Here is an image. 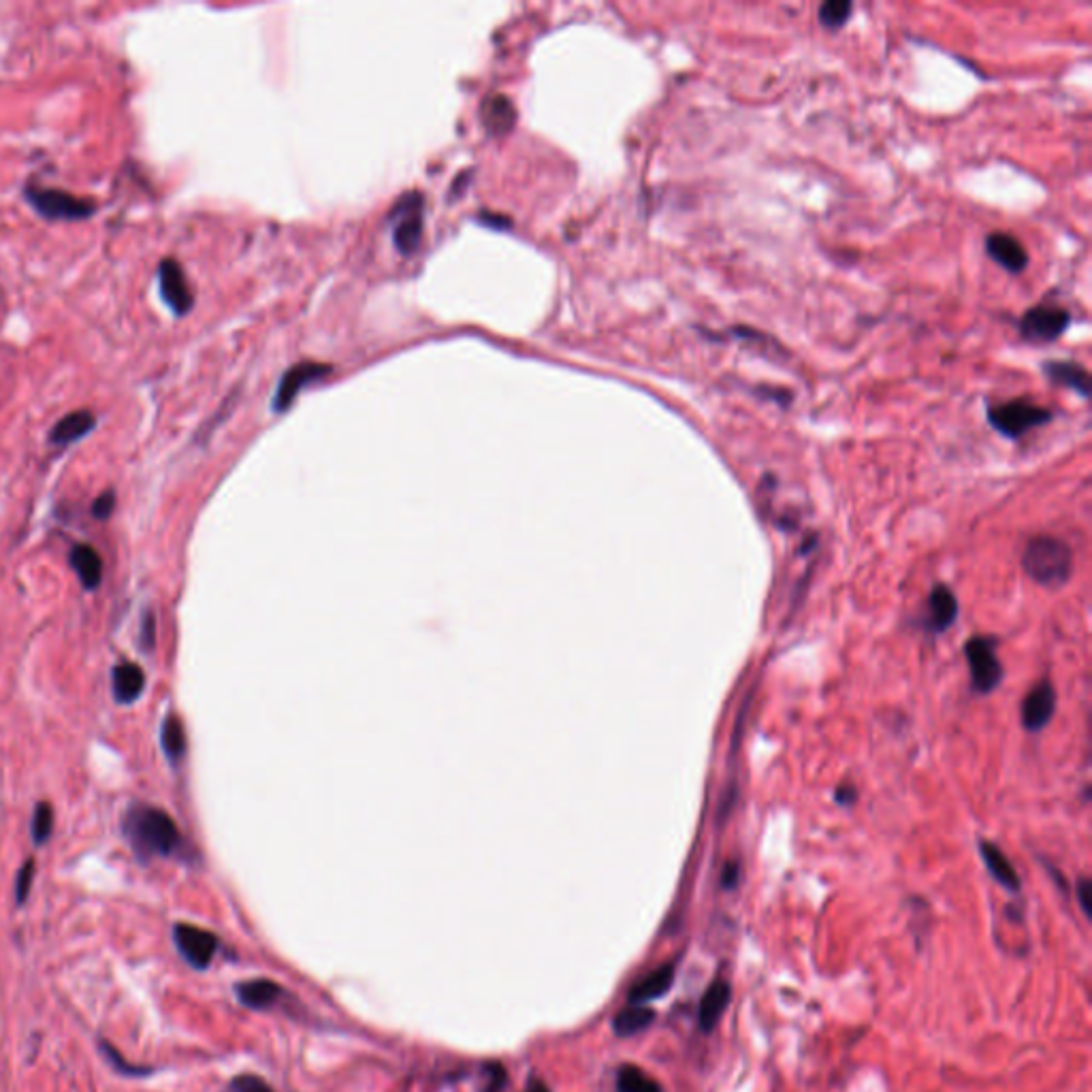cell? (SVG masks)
Listing matches in <instances>:
<instances>
[{"instance_id": "1", "label": "cell", "mask_w": 1092, "mask_h": 1092, "mask_svg": "<svg viewBox=\"0 0 1092 1092\" xmlns=\"http://www.w3.org/2000/svg\"><path fill=\"white\" fill-rule=\"evenodd\" d=\"M123 834L141 865L154 858L178 856L184 837L173 817L152 804H130L123 817Z\"/></svg>"}, {"instance_id": "2", "label": "cell", "mask_w": 1092, "mask_h": 1092, "mask_svg": "<svg viewBox=\"0 0 1092 1092\" xmlns=\"http://www.w3.org/2000/svg\"><path fill=\"white\" fill-rule=\"evenodd\" d=\"M1024 572L1035 583L1048 589H1058L1069 581L1073 570L1071 548L1060 538L1054 536H1037L1024 548L1022 555Z\"/></svg>"}, {"instance_id": "3", "label": "cell", "mask_w": 1092, "mask_h": 1092, "mask_svg": "<svg viewBox=\"0 0 1092 1092\" xmlns=\"http://www.w3.org/2000/svg\"><path fill=\"white\" fill-rule=\"evenodd\" d=\"M1051 419H1054V414H1051V410L1044 408V406H1037V403H1033L1031 399H1011L1007 403H1001V406H992L988 410V421L990 425L999 431V434L1007 436V438H1020L1024 434H1029L1031 429L1035 427H1042L1046 423H1050Z\"/></svg>"}, {"instance_id": "4", "label": "cell", "mask_w": 1092, "mask_h": 1092, "mask_svg": "<svg viewBox=\"0 0 1092 1092\" xmlns=\"http://www.w3.org/2000/svg\"><path fill=\"white\" fill-rule=\"evenodd\" d=\"M965 655H966L970 679H973L975 690L979 694L992 692L1003 679V666L999 662V657H996L994 640L986 636L968 638L965 646Z\"/></svg>"}, {"instance_id": "5", "label": "cell", "mask_w": 1092, "mask_h": 1092, "mask_svg": "<svg viewBox=\"0 0 1092 1092\" xmlns=\"http://www.w3.org/2000/svg\"><path fill=\"white\" fill-rule=\"evenodd\" d=\"M1071 314L1056 305H1037L1020 318V335L1033 344H1050L1067 331Z\"/></svg>"}, {"instance_id": "6", "label": "cell", "mask_w": 1092, "mask_h": 1092, "mask_svg": "<svg viewBox=\"0 0 1092 1092\" xmlns=\"http://www.w3.org/2000/svg\"><path fill=\"white\" fill-rule=\"evenodd\" d=\"M29 195L33 208L49 220H79L86 218L94 211V206L90 201L77 199L69 193L62 191H45V188H29Z\"/></svg>"}, {"instance_id": "7", "label": "cell", "mask_w": 1092, "mask_h": 1092, "mask_svg": "<svg viewBox=\"0 0 1092 1092\" xmlns=\"http://www.w3.org/2000/svg\"><path fill=\"white\" fill-rule=\"evenodd\" d=\"M423 233V197L410 193L403 197L393 213V241L403 254H412L419 248Z\"/></svg>"}, {"instance_id": "8", "label": "cell", "mask_w": 1092, "mask_h": 1092, "mask_svg": "<svg viewBox=\"0 0 1092 1092\" xmlns=\"http://www.w3.org/2000/svg\"><path fill=\"white\" fill-rule=\"evenodd\" d=\"M173 941H175V948H178V952L182 954V959L199 970H204L211 965L215 950H218V939H215V935H211L210 930H204L193 924H175Z\"/></svg>"}, {"instance_id": "9", "label": "cell", "mask_w": 1092, "mask_h": 1092, "mask_svg": "<svg viewBox=\"0 0 1092 1092\" xmlns=\"http://www.w3.org/2000/svg\"><path fill=\"white\" fill-rule=\"evenodd\" d=\"M158 278H160V293H163V299L167 301V305L175 314L180 316L186 314L188 309L193 307V293H191V287H188V280L184 276V269L180 267V263L173 259L160 263Z\"/></svg>"}, {"instance_id": "10", "label": "cell", "mask_w": 1092, "mask_h": 1092, "mask_svg": "<svg viewBox=\"0 0 1092 1092\" xmlns=\"http://www.w3.org/2000/svg\"><path fill=\"white\" fill-rule=\"evenodd\" d=\"M1056 711V692L1048 681L1035 685L1022 703V725L1029 732H1040Z\"/></svg>"}, {"instance_id": "11", "label": "cell", "mask_w": 1092, "mask_h": 1092, "mask_svg": "<svg viewBox=\"0 0 1092 1092\" xmlns=\"http://www.w3.org/2000/svg\"><path fill=\"white\" fill-rule=\"evenodd\" d=\"M327 372H329L327 366H318V363H309V361L299 363V366L291 368V370L285 374V378L280 380V386H278V390H276L274 410H276V412H285V410L291 406V401L294 399V395L299 393V390H301L305 384L314 382V380H318V378H325V374H327Z\"/></svg>"}, {"instance_id": "12", "label": "cell", "mask_w": 1092, "mask_h": 1092, "mask_svg": "<svg viewBox=\"0 0 1092 1092\" xmlns=\"http://www.w3.org/2000/svg\"><path fill=\"white\" fill-rule=\"evenodd\" d=\"M986 252L1011 274H1020L1029 265V254L1020 241L1009 233H992L986 237Z\"/></svg>"}, {"instance_id": "13", "label": "cell", "mask_w": 1092, "mask_h": 1092, "mask_svg": "<svg viewBox=\"0 0 1092 1092\" xmlns=\"http://www.w3.org/2000/svg\"><path fill=\"white\" fill-rule=\"evenodd\" d=\"M145 690V674L141 666L132 662H123L112 670V692L118 705L130 707L137 703Z\"/></svg>"}, {"instance_id": "14", "label": "cell", "mask_w": 1092, "mask_h": 1092, "mask_svg": "<svg viewBox=\"0 0 1092 1092\" xmlns=\"http://www.w3.org/2000/svg\"><path fill=\"white\" fill-rule=\"evenodd\" d=\"M730 999H732L730 983L723 981V979L713 981L709 986V990L705 992L703 1001H700V1009H698L700 1029H703L705 1033H711L714 1027H717V1022L725 1014L727 1005H730Z\"/></svg>"}, {"instance_id": "15", "label": "cell", "mask_w": 1092, "mask_h": 1092, "mask_svg": "<svg viewBox=\"0 0 1092 1092\" xmlns=\"http://www.w3.org/2000/svg\"><path fill=\"white\" fill-rule=\"evenodd\" d=\"M69 563L84 589L94 591L103 583V559L90 545H75L69 552Z\"/></svg>"}, {"instance_id": "16", "label": "cell", "mask_w": 1092, "mask_h": 1092, "mask_svg": "<svg viewBox=\"0 0 1092 1092\" xmlns=\"http://www.w3.org/2000/svg\"><path fill=\"white\" fill-rule=\"evenodd\" d=\"M672 983H674V965H664L651 970V973L642 977L638 983H633L630 988L628 1001L630 1005H644L649 1001H655L672 988Z\"/></svg>"}, {"instance_id": "17", "label": "cell", "mask_w": 1092, "mask_h": 1092, "mask_svg": "<svg viewBox=\"0 0 1092 1092\" xmlns=\"http://www.w3.org/2000/svg\"><path fill=\"white\" fill-rule=\"evenodd\" d=\"M235 994L239 1003L248 1009H269L274 1003H278L282 988L272 979H250L241 981L235 986Z\"/></svg>"}, {"instance_id": "18", "label": "cell", "mask_w": 1092, "mask_h": 1092, "mask_svg": "<svg viewBox=\"0 0 1092 1092\" xmlns=\"http://www.w3.org/2000/svg\"><path fill=\"white\" fill-rule=\"evenodd\" d=\"M94 425H97V419H94V414L90 410L71 412L51 429L49 442L56 444V447H66V444H73L77 440H82L86 434H90Z\"/></svg>"}, {"instance_id": "19", "label": "cell", "mask_w": 1092, "mask_h": 1092, "mask_svg": "<svg viewBox=\"0 0 1092 1092\" xmlns=\"http://www.w3.org/2000/svg\"><path fill=\"white\" fill-rule=\"evenodd\" d=\"M1044 370H1046V376L1051 382L1069 386V388L1075 390L1077 395L1088 397V393H1090V376L1082 366H1077V363H1073V361H1050V363H1046Z\"/></svg>"}, {"instance_id": "20", "label": "cell", "mask_w": 1092, "mask_h": 1092, "mask_svg": "<svg viewBox=\"0 0 1092 1092\" xmlns=\"http://www.w3.org/2000/svg\"><path fill=\"white\" fill-rule=\"evenodd\" d=\"M956 615H959V602H956L954 593L943 585L935 587L928 602V628L933 631L948 630L954 624Z\"/></svg>"}, {"instance_id": "21", "label": "cell", "mask_w": 1092, "mask_h": 1092, "mask_svg": "<svg viewBox=\"0 0 1092 1092\" xmlns=\"http://www.w3.org/2000/svg\"><path fill=\"white\" fill-rule=\"evenodd\" d=\"M979 852H981V858H983V862H986V869L990 871L992 878L999 882L1003 887L1011 889V892H1018V889H1020L1018 873H1016L1014 867H1011V862L1007 860V856L1001 852V849L996 847L994 843L981 841Z\"/></svg>"}, {"instance_id": "22", "label": "cell", "mask_w": 1092, "mask_h": 1092, "mask_svg": "<svg viewBox=\"0 0 1092 1092\" xmlns=\"http://www.w3.org/2000/svg\"><path fill=\"white\" fill-rule=\"evenodd\" d=\"M655 1020V1011L646 1005H628L613 1020L617 1037H631L644 1031Z\"/></svg>"}, {"instance_id": "23", "label": "cell", "mask_w": 1092, "mask_h": 1092, "mask_svg": "<svg viewBox=\"0 0 1092 1092\" xmlns=\"http://www.w3.org/2000/svg\"><path fill=\"white\" fill-rule=\"evenodd\" d=\"M160 747L171 764H180L186 756V732L182 721L169 713L160 727Z\"/></svg>"}, {"instance_id": "24", "label": "cell", "mask_w": 1092, "mask_h": 1092, "mask_svg": "<svg viewBox=\"0 0 1092 1092\" xmlns=\"http://www.w3.org/2000/svg\"><path fill=\"white\" fill-rule=\"evenodd\" d=\"M617 1092H664V1088L636 1064H624L617 1071Z\"/></svg>"}, {"instance_id": "25", "label": "cell", "mask_w": 1092, "mask_h": 1092, "mask_svg": "<svg viewBox=\"0 0 1092 1092\" xmlns=\"http://www.w3.org/2000/svg\"><path fill=\"white\" fill-rule=\"evenodd\" d=\"M512 123H515V110L502 94L484 101V125H487L493 132H506Z\"/></svg>"}, {"instance_id": "26", "label": "cell", "mask_w": 1092, "mask_h": 1092, "mask_svg": "<svg viewBox=\"0 0 1092 1092\" xmlns=\"http://www.w3.org/2000/svg\"><path fill=\"white\" fill-rule=\"evenodd\" d=\"M53 821H56L53 806L49 802H39L35 806L33 821H31V837L35 845H45L51 839Z\"/></svg>"}, {"instance_id": "27", "label": "cell", "mask_w": 1092, "mask_h": 1092, "mask_svg": "<svg viewBox=\"0 0 1092 1092\" xmlns=\"http://www.w3.org/2000/svg\"><path fill=\"white\" fill-rule=\"evenodd\" d=\"M852 11H854V5L847 3V0H828V3H824L819 7L817 18H819L821 24L826 26V29L837 31V29H841V26L847 24L849 16H852Z\"/></svg>"}, {"instance_id": "28", "label": "cell", "mask_w": 1092, "mask_h": 1092, "mask_svg": "<svg viewBox=\"0 0 1092 1092\" xmlns=\"http://www.w3.org/2000/svg\"><path fill=\"white\" fill-rule=\"evenodd\" d=\"M137 644H139V651L143 655H150L154 651V646H156V615L150 609L143 611V615H141Z\"/></svg>"}, {"instance_id": "29", "label": "cell", "mask_w": 1092, "mask_h": 1092, "mask_svg": "<svg viewBox=\"0 0 1092 1092\" xmlns=\"http://www.w3.org/2000/svg\"><path fill=\"white\" fill-rule=\"evenodd\" d=\"M35 871H37L35 860H26L24 867L18 871V878H16V900H18V905H24L26 898H29V894H31Z\"/></svg>"}, {"instance_id": "30", "label": "cell", "mask_w": 1092, "mask_h": 1092, "mask_svg": "<svg viewBox=\"0 0 1092 1092\" xmlns=\"http://www.w3.org/2000/svg\"><path fill=\"white\" fill-rule=\"evenodd\" d=\"M231 1092H274V1088L263 1082L261 1077L244 1073L231 1082Z\"/></svg>"}, {"instance_id": "31", "label": "cell", "mask_w": 1092, "mask_h": 1092, "mask_svg": "<svg viewBox=\"0 0 1092 1092\" xmlns=\"http://www.w3.org/2000/svg\"><path fill=\"white\" fill-rule=\"evenodd\" d=\"M116 508V493L114 491H105L103 495H99L97 500H94L92 504V517L99 519V521H107L112 517V512Z\"/></svg>"}, {"instance_id": "32", "label": "cell", "mask_w": 1092, "mask_h": 1092, "mask_svg": "<svg viewBox=\"0 0 1092 1092\" xmlns=\"http://www.w3.org/2000/svg\"><path fill=\"white\" fill-rule=\"evenodd\" d=\"M506 1086V1069L500 1062H493L487 1067V1086L484 1092H504Z\"/></svg>"}, {"instance_id": "33", "label": "cell", "mask_w": 1092, "mask_h": 1092, "mask_svg": "<svg viewBox=\"0 0 1092 1092\" xmlns=\"http://www.w3.org/2000/svg\"><path fill=\"white\" fill-rule=\"evenodd\" d=\"M101 1050H103V1051H105V1054H107V1060H110V1062L114 1064V1067H116L118 1071H123V1073H132V1075H141V1073H145V1069H139V1067H132V1064H126V1062H125V1058H123V1056H120V1054H118V1051H116V1050H114V1048H112L110 1044H105V1042H103V1044H101Z\"/></svg>"}, {"instance_id": "34", "label": "cell", "mask_w": 1092, "mask_h": 1092, "mask_svg": "<svg viewBox=\"0 0 1092 1092\" xmlns=\"http://www.w3.org/2000/svg\"><path fill=\"white\" fill-rule=\"evenodd\" d=\"M1090 882L1088 880H1082L1080 885H1077V896H1080V905L1084 909L1086 915H1090Z\"/></svg>"}, {"instance_id": "35", "label": "cell", "mask_w": 1092, "mask_h": 1092, "mask_svg": "<svg viewBox=\"0 0 1092 1092\" xmlns=\"http://www.w3.org/2000/svg\"><path fill=\"white\" fill-rule=\"evenodd\" d=\"M738 882V867L734 865V862H730V865H725V871H723V887H734Z\"/></svg>"}, {"instance_id": "36", "label": "cell", "mask_w": 1092, "mask_h": 1092, "mask_svg": "<svg viewBox=\"0 0 1092 1092\" xmlns=\"http://www.w3.org/2000/svg\"><path fill=\"white\" fill-rule=\"evenodd\" d=\"M834 798H837L843 804H852L854 798H856V790L854 788H839L837 797H834Z\"/></svg>"}, {"instance_id": "37", "label": "cell", "mask_w": 1092, "mask_h": 1092, "mask_svg": "<svg viewBox=\"0 0 1092 1092\" xmlns=\"http://www.w3.org/2000/svg\"><path fill=\"white\" fill-rule=\"evenodd\" d=\"M525 1092H550V1090L543 1080H532V1084L528 1086V1090H525Z\"/></svg>"}]
</instances>
